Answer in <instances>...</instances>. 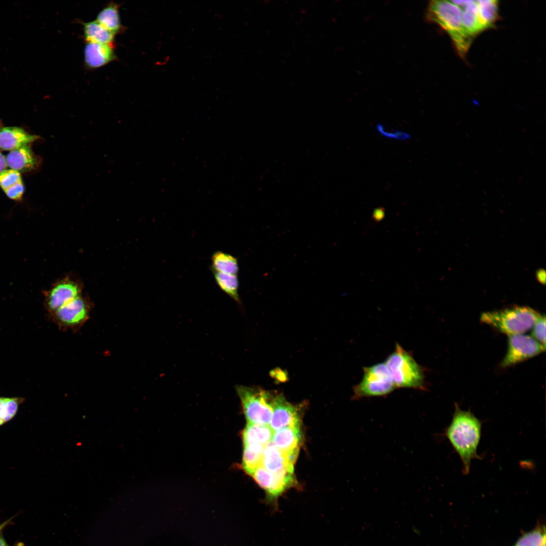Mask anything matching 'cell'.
I'll return each instance as SVG.
<instances>
[{
    "mask_svg": "<svg viewBox=\"0 0 546 546\" xmlns=\"http://www.w3.org/2000/svg\"><path fill=\"white\" fill-rule=\"evenodd\" d=\"M481 429V422L474 414L455 404L452 420L445 429V435L460 458L465 475L469 473L473 460L481 459L477 452Z\"/></svg>",
    "mask_w": 546,
    "mask_h": 546,
    "instance_id": "cell-1",
    "label": "cell"
},
{
    "mask_svg": "<svg viewBox=\"0 0 546 546\" xmlns=\"http://www.w3.org/2000/svg\"><path fill=\"white\" fill-rule=\"evenodd\" d=\"M427 17L448 34L458 54L465 57L473 39L464 29L460 8L451 1H432L429 5Z\"/></svg>",
    "mask_w": 546,
    "mask_h": 546,
    "instance_id": "cell-2",
    "label": "cell"
},
{
    "mask_svg": "<svg viewBox=\"0 0 546 546\" xmlns=\"http://www.w3.org/2000/svg\"><path fill=\"white\" fill-rule=\"evenodd\" d=\"M396 388L424 390V369L412 354L396 343L395 349L384 361Z\"/></svg>",
    "mask_w": 546,
    "mask_h": 546,
    "instance_id": "cell-3",
    "label": "cell"
},
{
    "mask_svg": "<svg viewBox=\"0 0 546 546\" xmlns=\"http://www.w3.org/2000/svg\"><path fill=\"white\" fill-rule=\"evenodd\" d=\"M541 314L526 306H516L482 313L481 322L508 336L530 330Z\"/></svg>",
    "mask_w": 546,
    "mask_h": 546,
    "instance_id": "cell-4",
    "label": "cell"
},
{
    "mask_svg": "<svg viewBox=\"0 0 546 546\" xmlns=\"http://www.w3.org/2000/svg\"><path fill=\"white\" fill-rule=\"evenodd\" d=\"M236 390L248 423L269 425L277 394L259 387L237 385Z\"/></svg>",
    "mask_w": 546,
    "mask_h": 546,
    "instance_id": "cell-5",
    "label": "cell"
},
{
    "mask_svg": "<svg viewBox=\"0 0 546 546\" xmlns=\"http://www.w3.org/2000/svg\"><path fill=\"white\" fill-rule=\"evenodd\" d=\"M396 388L384 362L364 367L360 382L353 388V398L387 395Z\"/></svg>",
    "mask_w": 546,
    "mask_h": 546,
    "instance_id": "cell-6",
    "label": "cell"
},
{
    "mask_svg": "<svg viewBox=\"0 0 546 546\" xmlns=\"http://www.w3.org/2000/svg\"><path fill=\"white\" fill-rule=\"evenodd\" d=\"M508 337L507 351L500 363L503 368L517 364L545 351V347L525 333Z\"/></svg>",
    "mask_w": 546,
    "mask_h": 546,
    "instance_id": "cell-7",
    "label": "cell"
},
{
    "mask_svg": "<svg viewBox=\"0 0 546 546\" xmlns=\"http://www.w3.org/2000/svg\"><path fill=\"white\" fill-rule=\"evenodd\" d=\"M90 305L81 295L63 305L52 314L55 323L62 329L81 327L88 319Z\"/></svg>",
    "mask_w": 546,
    "mask_h": 546,
    "instance_id": "cell-8",
    "label": "cell"
},
{
    "mask_svg": "<svg viewBox=\"0 0 546 546\" xmlns=\"http://www.w3.org/2000/svg\"><path fill=\"white\" fill-rule=\"evenodd\" d=\"M258 484L264 490L266 500L275 504L278 498L287 489L295 485L294 476L288 477L272 473L264 468L261 464L251 475Z\"/></svg>",
    "mask_w": 546,
    "mask_h": 546,
    "instance_id": "cell-9",
    "label": "cell"
},
{
    "mask_svg": "<svg viewBox=\"0 0 546 546\" xmlns=\"http://www.w3.org/2000/svg\"><path fill=\"white\" fill-rule=\"evenodd\" d=\"M81 287L76 280L66 277L56 283L46 295V307L51 314L81 295Z\"/></svg>",
    "mask_w": 546,
    "mask_h": 546,
    "instance_id": "cell-10",
    "label": "cell"
},
{
    "mask_svg": "<svg viewBox=\"0 0 546 546\" xmlns=\"http://www.w3.org/2000/svg\"><path fill=\"white\" fill-rule=\"evenodd\" d=\"M301 408V405H293L283 395H277L268 425L274 431L285 427H300Z\"/></svg>",
    "mask_w": 546,
    "mask_h": 546,
    "instance_id": "cell-11",
    "label": "cell"
},
{
    "mask_svg": "<svg viewBox=\"0 0 546 546\" xmlns=\"http://www.w3.org/2000/svg\"><path fill=\"white\" fill-rule=\"evenodd\" d=\"M297 457L280 450L271 441L264 447L261 464L272 473L292 477Z\"/></svg>",
    "mask_w": 546,
    "mask_h": 546,
    "instance_id": "cell-12",
    "label": "cell"
},
{
    "mask_svg": "<svg viewBox=\"0 0 546 546\" xmlns=\"http://www.w3.org/2000/svg\"><path fill=\"white\" fill-rule=\"evenodd\" d=\"M5 158L7 166L19 172L35 170L40 162L30 145L11 151Z\"/></svg>",
    "mask_w": 546,
    "mask_h": 546,
    "instance_id": "cell-13",
    "label": "cell"
},
{
    "mask_svg": "<svg viewBox=\"0 0 546 546\" xmlns=\"http://www.w3.org/2000/svg\"><path fill=\"white\" fill-rule=\"evenodd\" d=\"M39 138L20 127L3 126L0 129V148L11 151L29 145Z\"/></svg>",
    "mask_w": 546,
    "mask_h": 546,
    "instance_id": "cell-14",
    "label": "cell"
},
{
    "mask_svg": "<svg viewBox=\"0 0 546 546\" xmlns=\"http://www.w3.org/2000/svg\"><path fill=\"white\" fill-rule=\"evenodd\" d=\"M272 442L288 454L298 456L301 441L300 427H288L274 431Z\"/></svg>",
    "mask_w": 546,
    "mask_h": 546,
    "instance_id": "cell-15",
    "label": "cell"
},
{
    "mask_svg": "<svg viewBox=\"0 0 546 546\" xmlns=\"http://www.w3.org/2000/svg\"><path fill=\"white\" fill-rule=\"evenodd\" d=\"M460 8L462 23L466 34L472 39L484 30L478 14L476 1H451Z\"/></svg>",
    "mask_w": 546,
    "mask_h": 546,
    "instance_id": "cell-16",
    "label": "cell"
},
{
    "mask_svg": "<svg viewBox=\"0 0 546 546\" xmlns=\"http://www.w3.org/2000/svg\"><path fill=\"white\" fill-rule=\"evenodd\" d=\"M84 61L89 68L104 66L116 59L113 47L95 42H87L84 48Z\"/></svg>",
    "mask_w": 546,
    "mask_h": 546,
    "instance_id": "cell-17",
    "label": "cell"
},
{
    "mask_svg": "<svg viewBox=\"0 0 546 546\" xmlns=\"http://www.w3.org/2000/svg\"><path fill=\"white\" fill-rule=\"evenodd\" d=\"M274 432L268 425L247 423L242 433L243 445L259 443L266 446L272 441Z\"/></svg>",
    "mask_w": 546,
    "mask_h": 546,
    "instance_id": "cell-18",
    "label": "cell"
},
{
    "mask_svg": "<svg viewBox=\"0 0 546 546\" xmlns=\"http://www.w3.org/2000/svg\"><path fill=\"white\" fill-rule=\"evenodd\" d=\"M84 35L87 42H95L114 46L115 34L104 28L97 21L83 24Z\"/></svg>",
    "mask_w": 546,
    "mask_h": 546,
    "instance_id": "cell-19",
    "label": "cell"
},
{
    "mask_svg": "<svg viewBox=\"0 0 546 546\" xmlns=\"http://www.w3.org/2000/svg\"><path fill=\"white\" fill-rule=\"evenodd\" d=\"M211 270L227 274L238 275L239 267L237 258L228 253L217 251L211 257Z\"/></svg>",
    "mask_w": 546,
    "mask_h": 546,
    "instance_id": "cell-20",
    "label": "cell"
},
{
    "mask_svg": "<svg viewBox=\"0 0 546 546\" xmlns=\"http://www.w3.org/2000/svg\"><path fill=\"white\" fill-rule=\"evenodd\" d=\"M96 21L114 34L123 29L117 4H110L104 8L98 14Z\"/></svg>",
    "mask_w": 546,
    "mask_h": 546,
    "instance_id": "cell-21",
    "label": "cell"
},
{
    "mask_svg": "<svg viewBox=\"0 0 546 546\" xmlns=\"http://www.w3.org/2000/svg\"><path fill=\"white\" fill-rule=\"evenodd\" d=\"M242 467L248 474L251 475L255 470L261 465L264 447L259 443L244 445Z\"/></svg>",
    "mask_w": 546,
    "mask_h": 546,
    "instance_id": "cell-22",
    "label": "cell"
},
{
    "mask_svg": "<svg viewBox=\"0 0 546 546\" xmlns=\"http://www.w3.org/2000/svg\"><path fill=\"white\" fill-rule=\"evenodd\" d=\"M479 20L484 30L493 26L498 17V2L495 0L476 1Z\"/></svg>",
    "mask_w": 546,
    "mask_h": 546,
    "instance_id": "cell-23",
    "label": "cell"
},
{
    "mask_svg": "<svg viewBox=\"0 0 546 546\" xmlns=\"http://www.w3.org/2000/svg\"><path fill=\"white\" fill-rule=\"evenodd\" d=\"M214 278L218 287L226 295L240 304L238 293L239 280L237 275L213 272Z\"/></svg>",
    "mask_w": 546,
    "mask_h": 546,
    "instance_id": "cell-24",
    "label": "cell"
},
{
    "mask_svg": "<svg viewBox=\"0 0 546 546\" xmlns=\"http://www.w3.org/2000/svg\"><path fill=\"white\" fill-rule=\"evenodd\" d=\"M24 401L22 397H0V426L15 417L20 404Z\"/></svg>",
    "mask_w": 546,
    "mask_h": 546,
    "instance_id": "cell-25",
    "label": "cell"
},
{
    "mask_svg": "<svg viewBox=\"0 0 546 546\" xmlns=\"http://www.w3.org/2000/svg\"><path fill=\"white\" fill-rule=\"evenodd\" d=\"M545 545L544 529L537 528L522 535L515 546H543Z\"/></svg>",
    "mask_w": 546,
    "mask_h": 546,
    "instance_id": "cell-26",
    "label": "cell"
},
{
    "mask_svg": "<svg viewBox=\"0 0 546 546\" xmlns=\"http://www.w3.org/2000/svg\"><path fill=\"white\" fill-rule=\"evenodd\" d=\"M22 181L20 173L10 169L0 173V186L3 190Z\"/></svg>",
    "mask_w": 546,
    "mask_h": 546,
    "instance_id": "cell-27",
    "label": "cell"
},
{
    "mask_svg": "<svg viewBox=\"0 0 546 546\" xmlns=\"http://www.w3.org/2000/svg\"><path fill=\"white\" fill-rule=\"evenodd\" d=\"M531 336L545 347V316L541 315L531 329Z\"/></svg>",
    "mask_w": 546,
    "mask_h": 546,
    "instance_id": "cell-28",
    "label": "cell"
},
{
    "mask_svg": "<svg viewBox=\"0 0 546 546\" xmlns=\"http://www.w3.org/2000/svg\"><path fill=\"white\" fill-rule=\"evenodd\" d=\"M6 195L15 201L20 200L23 196L24 187L22 181L4 190Z\"/></svg>",
    "mask_w": 546,
    "mask_h": 546,
    "instance_id": "cell-29",
    "label": "cell"
},
{
    "mask_svg": "<svg viewBox=\"0 0 546 546\" xmlns=\"http://www.w3.org/2000/svg\"><path fill=\"white\" fill-rule=\"evenodd\" d=\"M384 214V209L383 208H379L374 211L372 217L375 221H379L383 219Z\"/></svg>",
    "mask_w": 546,
    "mask_h": 546,
    "instance_id": "cell-30",
    "label": "cell"
},
{
    "mask_svg": "<svg viewBox=\"0 0 546 546\" xmlns=\"http://www.w3.org/2000/svg\"><path fill=\"white\" fill-rule=\"evenodd\" d=\"M7 167L6 158L0 152V173L6 170Z\"/></svg>",
    "mask_w": 546,
    "mask_h": 546,
    "instance_id": "cell-31",
    "label": "cell"
},
{
    "mask_svg": "<svg viewBox=\"0 0 546 546\" xmlns=\"http://www.w3.org/2000/svg\"><path fill=\"white\" fill-rule=\"evenodd\" d=\"M545 271L544 270H539L537 273V279L542 283H545Z\"/></svg>",
    "mask_w": 546,
    "mask_h": 546,
    "instance_id": "cell-32",
    "label": "cell"
},
{
    "mask_svg": "<svg viewBox=\"0 0 546 546\" xmlns=\"http://www.w3.org/2000/svg\"><path fill=\"white\" fill-rule=\"evenodd\" d=\"M0 546H12V545H9L6 542V541L5 540V539L4 538L2 535L1 534V533H0ZM14 546H18V545H14Z\"/></svg>",
    "mask_w": 546,
    "mask_h": 546,
    "instance_id": "cell-33",
    "label": "cell"
},
{
    "mask_svg": "<svg viewBox=\"0 0 546 546\" xmlns=\"http://www.w3.org/2000/svg\"><path fill=\"white\" fill-rule=\"evenodd\" d=\"M11 519H10L8 520L7 521L3 522V523L0 524V533H1L3 529L7 525H8L9 524L10 522H11Z\"/></svg>",
    "mask_w": 546,
    "mask_h": 546,
    "instance_id": "cell-34",
    "label": "cell"
},
{
    "mask_svg": "<svg viewBox=\"0 0 546 546\" xmlns=\"http://www.w3.org/2000/svg\"><path fill=\"white\" fill-rule=\"evenodd\" d=\"M3 127V124L1 119H0V129Z\"/></svg>",
    "mask_w": 546,
    "mask_h": 546,
    "instance_id": "cell-35",
    "label": "cell"
},
{
    "mask_svg": "<svg viewBox=\"0 0 546 546\" xmlns=\"http://www.w3.org/2000/svg\"><path fill=\"white\" fill-rule=\"evenodd\" d=\"M545 545H543V546H545Z\"/></svg>",
    "mask_w": 546,
    "mask_h": 546,
    "instance_id": "cell-36",
    "label": "cell"
}]
</instances>
